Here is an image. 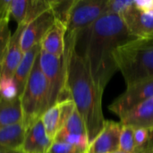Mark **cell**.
<instances>
[{
	"label": "cell",
	"mask_w": 153,
	"mask_h": 153,
	"mask_svg": "<svg viewBox=\"0 0 153 153\" xmlns=\"http://www.w3.org/2000/svg\"><path fill=\"white\" fill-rule=\"evenodd\" d=\"M149 138H150L149 128H143V127L134 128V143H135L134 152L143 149L147 144Z\"/></svg>",
	"instance_id": "f1b7e54d"
},
{
	"label": "cell",
	"mask_w": 153,
	"mask_h": 153,
	"mask_svg": "<svg viewBox=\"0 0 153 153\" xmlns=\"http://www.w3.org/2000/svg\"><path fill=\"white\" fill-rule=\"evenodd\" d=\"M23 123L26 127L33 121L41 118L49 108V88L39 64V56L34 63L24 91L20 98Z\"/></svg>",
	"instance_id": "277c9868"
},
{
	"label": "cell",
	"mask_w": 153,
	"mask_h": 153,
	"mask_svg": "<svg viewBox=\"0 0 153 153\" xmlns=\"http://www.w3.org/2000/svg\"><path fill=\"white\" fill-rule=\"evenodd\" d=\"M0 153H23L22 150H15V151H0Z\"/></svg>",
	"instance_id": "4dcf8cb0"
},
{
	"label": "cell",
	"mask_w": 153,
	"mask_h": 153,
	"mask_svg": "<svg viewBox=\"0 0 153 153\" xmlns=\"http://www.w3.org/2000/svg\"><path fill=\"white\" fill-rule=\"evenodd\" d=\"M0 22H1V17H0Z\"/></svg>",
	"instance_id": "d6a6232c"
},
{
	"label": "cell",
	"mask_w": 153,
	"mask_h": 153,
	"mask_svg": "<svg viewBox=\"0 0 153 153\" xmlns=\"http://www.w3.org/2000/svg\"><path fill=\"white\" fill-rule=\"evenodd\" d=\"M134 128L129 126H122L119 138V152L134 153Z\"/></svg>",
	"instance_id": "44dd1931"
},
{
	"label": "cell",
	"mask_w": 153,
	"mask_h": 153,
	"mask_svg": "<svg viewBox=\"0 0 153 153\" xmlns=\"http://www.w3.org/2000/svg\"><path fill=\"white\" fill-rule=\"evenodd\" d=\"M134 39H136L128 32L121 17L116 14L103 15L77 34L75 49L84 59L102 92L117 71L115 51Z\"/></svg>",
	"instance_id": "6da1fadb"
},
{
	"label": "cell",
	"mask_w": 153,
	"mask_h": 153,
	"mask_svg": "<svg viewBox=\"0 0 153 153\" xmlns=\"http://www.w3.org/2000/svg\"><path fill=\"white\" fill-rule=\"evenodd\" d=\"M134 5V0H108L106 1L105 14H116L120 16Z\"/></svg>",
	"instance_id": "484cf974"
},
{
	"label": "cell",
	"mask_w": 153,
	"mask_h": 153,
	"mask_svg": "<svg viewBox=\"0 0 153 153\" xmlns=\"http://www.w3.org/2000/svg\"><path fill=\"white\" fill-rule=\"evenodd\" d=\"M26 129L23 121L0 129V151L21 150Z\"/></svg>",
	"instance_id": "2e32d148"
},
{
	"label": "cell",
	"mask_w": 153,
	"mask_h": 153,
	"mask_svg": "<svg viewBox=\"0 0 153 153\" xmlns=\"http://www.w3.org/2000/svg\"><path fill=\"white\" fill-rule=\"evenodd\" d=\"M39 64L48 83L49 108L58 102L71 100L66 91V62L65 55L63 57L58 58L40 49Z\"/></svg>",
	"instance_id": "5b68a950"
},
{
	"label": "cell",
	"mask_w": 153,
	"mask_h": 153,
	"mask_svg": "<svg viewBox=\"0 0 153 153\" xmlns=\"http://www.w3.org/2000/svg\"><path fill=\"white\" fill-rule=\"evenodd\" d=\"M134 6L142 13H153V0H135Z\"/></svg>",
	"instance_id": "f546056e"
},
{
	"label": "cell",
	"mask_w": 153,
	"mask_h": 153,
	"mask_svg": "<svg viewBox=\"0 0 153 153\" xmlns=\"http://www.w3.org/2000/svg\"><path fill=\"white\" fill-rule=\"evenodd\" d=\"M50 9L49 1L46 0H29L28 9H27V14L25 18V22L23 26L30 23L31 21L39 17L40 14L45 13Z\"/></svg>",
	"instance_id": "603a6c76"
},
{
	"label": "cell",
	"mask_w": 153,
	"mask_h": 153,
	"mask_svg": "<svg viewBox=\"0 0 153 153\" xmlns=\"http://www.w3.org/2000/svg\"><path fill=\"white\" fill-rule=\"evenodd\" d=\"M23 27H24L23 25H18L15 31L11 36L4 60L0 66L1 76L13 77L15 70L18 67L23 56L24 53L21 48V43H20L21 35Z\"/></svg>",
	"instance_id": "7c38bea8"
},
{
	"label": "cell",
	"mask_w": 153,
	"mask_h": 153,
	"mask_svg": "<svg viewBox=\"0 0 153 153\" xmlns=\"http://www.w3.org/2000/svg\"><path fill=\"white\" fill-rule=\"evenodd\" d=\"M56 18L51 9H48L39 17L25 25L21 35V48L25 53L36 45H39L42 39L54 24Z\"/></svg>",
	"instance_id": "ba28073f"
},
{
	"label": "cell",
	"mask_w": 153,
	"mask_h": 153,
	"mask_svg": "<svg viewBox=\"0 0 153 153\" xmlns=\"http://www.w3.org/2000/svg\"><path fill=\"white\" fill-rule=\"evenodd\" d=\"M122 126L153 128V97L143 102L120 119Z\"/></svg>",
	"instance_id": "5bb4252c"
},
{
	"label": "cell",
	"mask_w": 153,
	"mask_h": 153,
	"mask_svg": "<svg viewBox=\"0 0 153 153\" xmlns=\"http://www.w3.org/2000/svg\"><path fill=\"white\" fill-rule=\"evenodd\" d=\"M45 131L48 136L54 141L56 134L60 130V109L58 103L48 108L41 117Z\"/></svg>",
	"instance_id": "ac0fdd59"
},
{
	"label": "cell",
	"mask_w": 153,
	"mask_h": 153,
	"mask_svg": "<svg viewBox=\"0 0 153 153\" xmlns=\"http://www.w3.org/2000/svg\"><path fill=\"white\" fill-rule=\"evenodd\" d=\"M59 131L74 134H87L84 121L76 108Z\"/></svg>",
	"instance_id": "d6986e66"
},
{
	"label": "cell",
	"mask_w": 153,
	"mask_h": 153,
	"mask_svg": "<svg viewBox=\"0 0 153 153\" xmlns=\"http://www.w3.org/2000/svg\"><path fill=\"white\" fill-rule=\"evenodd\" d=\"M77 34L66 33V91L82 116L90 143L101 131L105 118L102 110L103 92L94 81L84 59L75 49Z\"/></svg>",
	"instance_id": "7a4b0ae2"
},
{
	"label": "cell",
	"mask_w": 153,
	"mask_h": 153,
	"mask_svg": "<svg viewBox=\"0 0 153 153\" xmlns=\"http://www.w3.org/2000/svg\"><path fill=\"white\" fill-rule=\"evenodd\" d=\"M0 99L5 100L20 99L13 77L0 75Z\"/></svg>",
	"instance_id": "7402d4cb"
},
{
	"label": "cell",
	"mask_w": 153,
	"mask_h": 153,
	"mask_svg": "<svg viewBox=\"0 0 153 153\" xmlns=\"http://www.w3.org/2000/svg\"><path fill=\"white\" fill-rule=\"evenodd\" d=\"M29 0H11L10 1V16L17 22V25H23L27 14Z\"/></svg>",
	"instance_id": "d4e9b609"
},
{
	"label": "cell",
	"mask_w": 153,
	"mask_h": 153,
	"mask_svg": "<svg viewBox=\"0 0 153 153\" xmlns=\"http://www.w3.org/2000/svg\"><path fill=\"white\" fill-rule=\"evenodd\" d=\"M120 17L128 32L135 39H153V13H142L134 5Z\"/></svg>",
	"instance_id": "30bf717a"
},
{
	"label": "cell",
	"mask_w": 153,
	"mask_h": 153,
	"mask_svg": "<svg viewBox=\"0 0 153 153\" xmlns=\"http://www.w3.org/2000/svg\"><path fill=\"white\" fill-rule=\"evenodd\" d=\"M54 141H61L67 143L69 144L77 146L79 148H82L86 151L90 144V140L87 134H68L62 131H59Z\"/></svg>",
	"instance_id": "cb8c5ba5"
},
{
	"label": "cell",
	"mask_w": 153,
	"mask_h": 153,
	"mask_svg": "<svg viewBox=\"0 0 153 153\" xmlns=\"http://www.w3.org/2000/svg\"><path fill=\"white\" fill-rule=\"evenodd\" d=\"M23 121L20 99L5 100L0 99V129Z\"/></svg>",
	"instance_id": "e0dca14e"
},
{
	"label": "cell",
	"mask_w": 153,
	"mask_h": 153,
	"mask_svg": "<svg viewBox=\"0 0 153 153\" xmlns=\"http://www.w3.org/2000/svg\"><path fill=\"white\" fill-rule=\"evenodd\" d=\"M104 0H74L71 8L66 33L78 34L105 15Z\"/></svg>",
	"instance_id": "8992f818"
},
{
	"label": "cell",
	"mask_w": 153,
	"mask_h": 153,
	"mask_svg": "<svg viewBox=\"0 0 153 153\" xmlns=\"http://www.w3.org/2000/svg\"><path fill=\"white\" fill-rule=\"evenodd\" d=\"M39 51H40V45H36L33 48H31L30 50L26 51L23 54V56L19 65L15 70V73L13 74V80L18 89L19 98H21L24 91L25 85L31 73L34 63L39 54Z\"/></svg>",
	"instance_id": "9a60e30c"
},
{
	"label": "cell",
	"mask_w": 153,
	"mask_h": 153,
	"mask_svg": "<svg viewBox=\"0 0 153 153\" xmlns=\"http://www.w3.org/2000/svg\"><path fill=\"white\" fill-rule=\"evenodd\" d=\"M114 57L127 87L153 78V39L129 41L117 48Z\"/></svg>",
	"instance_id": "3957f363"
},
{
	"label": "cell",
	"mask_w": 153,
	"mask_h": 153,
	"mask_svg": "<svg viewBox=\"0 0 153 153\" xmlns=\"http://www.w3.org/2000/svg\"><path fill=\"white\" fill-rule=\"evenodd\" d=\"M153 97V78L128 86L109 106L108 109L120 119L134 108Z\"/></svg>",
	"instance_id": "52a82bcc"
},
{
	"label": "cell",
	"mask_w": 153,
	"mask_h": 153,
	"mask_svg": "<svg viewBox=\"0 0 153 153\" xmlns=\"http://www.w3.org/2000/svg\"><path fill=\"white\" fill-rule=\"evenodd\" d=\"M85 150L61 141H53L48 153H85Z\"/></svg>",
	"instance_id": "83f0119b"
},
{
	"label": "cell",
	"mask_w": 153,
	"mask_h": 153,
	"mask_svg": "<svg viewBox=\"0 0 153 153\" xmlns=\"http://www.w3.org/2000/svg\"><path fill=\"white\" fill-rule=\"evenodd\" d=\"M74 3V0H64V1H49L50 9L52 10L56 20L61 22L67 26L68 17L71 8Z\"/></svg>",
	"instance_id": "ffe728a7"
},
{
	"label": "cell",
	"mask_w": 153,
	"mask_h": 153,
	"mask_svg": "<svg viewBox=\"0 0 153 153\" xmlns=\"http://www.w3.org/2000/svg\"><path fill=\"white\" fill-rule=\"evenodd\" d=\"M116 153H123V152H116Z\"/></svg>",
	"instance_id": "1f68e13d"
},
{
	"label": "cell",
	"mask_w": 153,
	"mask_h": 153,
	"mask_svg": "<svg viewBox=\"0 0 153 153\" xmlns=\"http://www.w3.org/2000/svg\"><path fill=\"white\" fill-rule=\"evenodd\" d=\"M53 141L48 136L41 118L30 123L26 129L22 146L23 153H48Z\"/></svg>",
	"instance_id": "8fae6325"
},
{
	"label": "cell",
	"mask_w": 153,
	"mask_h": 153,
	"mask_svg": "<svg viewBox=\"0 0 153 153\" xmlns=\"http://www.w3.org/2000/svg\"><path fill=\"white\" fill-rule=\"evenodd\" d=\"M11 30L9 29V20L3 19L0 22V66L4 60L9 40L11 39Z\"/></svg>",
	"instance_id": "4316f807"
},
{
	"label": "cell",
	"mask_w": 153,
	"mask_h": 153,
	"mask_svg": "<svg viewBox=\"0 0 153 153\" xmlns=\"http://www.w3.org/2000/svg\"><path fill=\"white\" fill-rule=\"evenodd\" d=\"M120 123L106 120L99 134L90 143L85 153H116L119 152Z\"/></svg>",
	"instance_id": "9c48e42d"
},
{
	"label": "cell",
	"mask_w": 153,
	"mask_h": 153,
	"mask_svg": "<svg viewBox=\"0 0 153 153\" xmlns=\"http://www.w3.org/2000/svg\"><path fill=\"white\" fill-rule=\"evenodd\" d=\"M66 30V26L61 22L56 20L42 39L39 44L40 49L58 58L63 57L65 50Z\"/></svg>",
	"instance_id": "4fadbf2b"
}]
</instances>
